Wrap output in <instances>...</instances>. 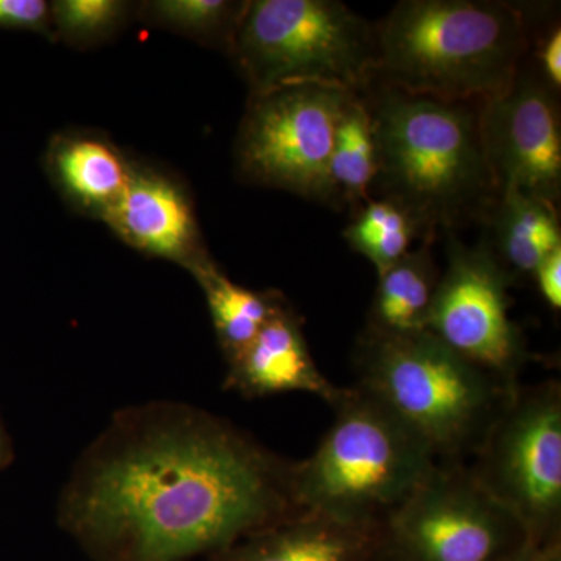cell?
<instances>
[{
  "label": "cell",
  "mask_w": 561,
  "mask_h": 561,
  "mask_svg": "<svg viewBox=\"0 0 561 561\" xmlns=\"http://www.w3.org/2000/svg\"><path fill=\"white\" fill-rule=\"evenodd\" d=\"M294 465L203 409L135 405L81 454L58 523L94 561L213 557L300 513Z\"/></svg>",
  "instance_id": "obj_1"
},
{
  "label": "cell",
  "mask_w": 561,
  "mask_h": 561,
  "mask_svg": "<svg viewBox=\"0 0 561 561\" xmlns=\"http://www.w3.org/2000/svg\"><path fill=\"white\" fill-rule=\"evenodd\" d=\"M378 150L373 190L397 203L430 243L482 220L497 191L483 151L481 102H449L371 83L364 92Z\"/></svg>",
  "instance_id": "obj_2"
},
{
  "label": "cell",
  "mask_w": 561,
  "mask_h": 561,
  "mask_svg": "<svg viewBox=\"0 0 561 561\" xmlns=\"http://www.w3.org/2000/svg\"><path fill=\"white\" fill-rule=\"evenodd\" d=\"M530 31L512 3L402 0L375 24L373 83L440 101H489L522 72Z\"/></svg>",
  "instance_id": "obj_3"
},
{
  "label": "cell",
  "mask_w": 561,
  "mask_h": 561,
  "mask_svg": "<svg viewBox=\"0 0 561 561\" xmlns=\"http://www.w3.org/2000/svg\"><path fill=\"white\" fill-rule=\"evenodd\" d=\"M356 370V387L415 434L438 463L474 457L518 390L461 359L427 331L398 337L364 332Z\"/></svg>",
  "instance_id": "obj_4"
},
{
  "label": "cell",
  "mask_w": 561,
  "mask_h": 561,
  "mask_svg": "<svg viewBox=\"0 0 561 561\" xmlns=\"http://www.w3.org/2000/svg\"><path fill=\"white\" fill-rule=\"evenodd\" d=\"M335 420L309 459L294 465L298 511L381 527L438 465L431 449L359 387L342 389Z\"/></svg>",
  "instance_id": "obj_5"
},
{
  "label": "cell",
  "mask_w": 561,
  "mask_h": 561,
  "mask_svg": "<svg viewBox=\"0 0 561 561\" xmlns=\"http://www.w3.org/2000/svg\"><path fill=\"white\" fill-rule=\"evenodd\" d=\"M228 51L251 95L294 84L364 92L375 77V24L337 0H251Z\"/></svg>",
  "instance_id": "obj_6"
},
{
  "label": "cell",
  "mask_w": 561,
  "mask_h": 561,
  "mask_svg": "<svg viewBox=\"0 0 561 561\" xmlns=\"http://www.w3.org/2000/svg\"><path fill=\"white\" fill-rule=\"evenodd\" d=\"M472 459L476 481L522 523L531 542L559 545V382L519 386Z\"/></svg>",
  "instance_id": "obj_7"
},
{
  "label": "cell",
  "mask_w": 561,
  "mask_h": 561,
  "mask_svg": "<svg viewBox=\"0 0 561 561\" xmlns=\"http://www.w3.org/2000/svg\"><path fill=\"white\" fill-rule=\"evenodd\" d=\"M353 94L320 84H294L250 95L236 140V162L243 179L332 206L331 151Z\"/></svg>",
  "instance_id": "obj_8"
},
{
  "label": "cell",
  "mask_w": 561,
  "mask_h": 561,
  "mask_svg": "<svg viewBox=\"0 0 561 561\" xmlns=\"http://www.w3.org/2000/svg\"><path fill=\"white\" fill-rule=\"evenodd\" d=\"M379 541L398 561H502L530 540L467 465L438 463L383 522Z\"/></svg>",
  "instance_id": "obj_9"
},
{
  "label": "cell",
  "mask_w": 561,
  "mask_h": 561,
  "mask_svg": "<svg viewBox=\"0 0 561 561\" xmlns=\"http://www.w3.org/2000/svg\"><path fill=\"white\" fill-rule=\"evenodd\" d=\"M512 283L485 242L467 247L451 234L427 332L461 359L516 389L529 351L511 316Z\"/></svg>",
  "instance_id": "obj_10"
},
{
  "label": "cell",
  "mask_w": 561,
  "mask_h": 561,
  "mask_svg": "<svg viewBox=\"0 0 561 561\" xmlns=\"http://www.w3.org/2000/svg\"><path fill=\"white\" fill-rule=\"evenodd\" d=\"M556 94L526 62L507 90L481 102L483 151L497 195L523 192L559 205L561 122Z\"/></svg>",
  "instance_id": "obj_11"
},
{
  "label": "cell",
  "mask_w": 561,
  "mask_h": 561,
  "mask_svg": "<svg viewBox=\"0 0 561 561\" xmlns=\"http://www.w3.org/2000/svg\"><path fill=\"white\" fill-rule=\"evenodd\" d=\"M103 220L127 245L191 273L210 260L190 195L153 169L131 165L127 186Z\"/></svg>",
  "instance_id": "obj_12"
},
{
  "label": "cell",
  "mask_w": 561,
  "mask_h": 561,
  "mask_svg": "<svg viewBox=\"0 0 561 561\" xmlns=\"http://www.w3.org/2000/svg\"><path fill=\"white\" fill-rule=\"evenodd\" d=\"M225 387L245 398L306 391L331 405L342 393V389L321 375L301 321L287 302L262 328L249 348L228 364Z\"/></svg>",
  "instance_id": "obj_13"
},
{
  "label": "cell",
  "mask_w": 561,
  "mask_h": 561,
  "mask_svg": "<svg viewBox=\"0 0 561 561\" xmlns=\"http://www.w3.org/2000/svg\"><path fill=\"white\" fill-rule=\"evenodd\" d=\"M379 531L300 512L242 538L213 561H367Z\"/></svg>",
  "instance_id": "obj_14"
},
{
  "label": "cell",
  "mask_w": 561,
  "mask_h": 561,
  "mask_svg": "<svg viewBox=\"0 0 561 561\" xmlns=\"http://www.w3.org/2000/svg\"><path fill=\"white\" fill-rule=\"evenodd\" d=\"M486 247L513 283L531 278L538 265L561 247L557 206L523 192H502L482 217Z\"/></svg>",
  "instance_id": "obj_15"
},
{
  "label": "cell",
  "mask_w": 561,
  "mask_h": 561,
  "mask_svg": "<svg viewBox=\"0 0 561 561\" xmlns=\"http://www.w3.org/2000/svg\"><path fill=\"white\" fill-rule=\"evenodd\" d=\"M47 161L66 198L102 220L130 179L131 164L124 154L91 135L60 136L51 142Z\"/></svg>",
  "instance_id": "obj_16"
},
{
  "label": "cell",
  "mask_w": 561,
  "mask_h": 561,
  "mask_svg": "<svg viewBox=\"0 0 561 561\" xmlns=\"http://www.w3.org/2000/svg\"><path fill=\"white\" fill-rule=\"evenodd\" d=\"M379 276L364 332L381 337L427 331L440 272L427 243L411 250Z\"/></svg>",
  "instance_id": "obj_17"
},
{
  "label": "cell",
  "mask_w": 561,
  "mask_h": 561,
  "mask_svg": "<svg viewBox=\"0 0 561 561\" xmlns=\"http://www.w3.org/2000/svg\"><path fill=\"white\" fill-rule=\"evenodd\" d=\"M201 284L217 341L228 364L238 359L268 320L286 305L278 291H256L232 283L213 260L192 272Z\"/></svg>",
  "instance_id": "obj_18"
},
{
  "label": "cell",
  "mask_w": 561,
  "mask_h": 561,
  "mask_svg": "<svg viewBox=\"0 0 561 561\" xmlns=\"http://www.w3.org/2000/svg\"><path fill=\"white\" fill-rule=\"evenodd\" d=\"M378 173L375 128L362 92L351 95L335 128L330 161L332 206L359 208L370 201Z\"/></svg>",
  "instance_id": "obj_19"
},
{
  "label": "cell",
  "mask_w": 561,
  "mask_h": 561,
  "mask_svg": "<svg viewBox=\"0 0 561 561\" xmlns=\"http://www.w3.org/2000/svg\"><path fill=\"white\" fill-rule=\"evenodd\" d=\"M343 238L381 275L411 251L412 242L421 234L415 221L401 206L379 197L354 209L353 220L343 231Z\"/></svg>",
  "instance_id": "obj_20"
},
{
  "label": "cell",
  "mask_w": 561,
  "mask_h": 561,
  "mask_svg": "<svg viewBox=\"0 0 561 561\" xmlns=\"http://www.w3.org/2000/svg\"><path fill=\"white\" fill-rule=\"evenodd\" d=\"M245 2L228 0H158L140 5L151 24L230 49Z\"/></svg>",
  "instance_id": "obj_21"
},
{
  "label": "cell",
  "mask_w": 561,
  "mask_h": 561,
  "mask_svg": "<svg viewBox=\"0 0 561 561\" xmlns=\"http://www.w3.org/2000/svg\"><path fill=\"white\" fill-rule=\"evenodd\" d=\"M119 0H58L50 3L51 28L69 44H92L116 32L127 20Z\"/></svg>",
  "instance_id": "obj_22"
},
{
  "label": "cell",
  "mask_w": 561,
  "mask_h": 561,
  "mask_svg": "<svg viewBox=\"0 0 561 561\" xmlns=\"http://www.w3.org/2000/svg\"><path fill=\"white\" fill-rule=\"evenodd\" d=\"M0 27L54 32L50 5L44 0H0Z\"/></svg>",
  "instance_id": "obj_23"
},
{
  "label": "cell",
  "mask_w": 561,
  "mask_h": 561,
  "mask_svg": "<svg viewBox=\"0 0 561 561\" xmlns=\"http://www.w3.org/2000/svg\"><path fill=\"white\" fill-rule=\"evenodd\" d=\"M535 57V70L542 81L559 92L561 88V28L559 22H553L545 31V36L538 35L531 39Z\"/></svg>",
  "instance_id": "obj_24"
},
{
  "label": "cell",
  "mask_w": 561,
  "mask_h": 561,
  "mask_svg": "<svg viewBox=\"0 0 561 561\" xmlns=\"http://www.w3.org/2000/svg\"><path fill=\"white\" fill-rule=\"evenodd\" d=\"M531 278L537 283L542 300L553 311L561 309V247L552 251L545 261L538 265Z\"/></svg>",
  "instance_id": "obj_25"
},
{
  "label": "cell",
  "mask_w": 561,
  "mask_h": 561,
  "mask_svg": "<svg viewBox=\"0 0 561 561\" xmlns=\"http://www.w3.org/2000/svg\"><path fill=\"white\" fill-rule=\"evenodd\" d=\"M502 561H560V545H537L527 541L518 551Z\"/></svg>",
  "instance_id": "obj_26"
},
{
  "label": "cell",
  "mask_w": 561,
  "mask_h": 561,
  "mask_svg": "<svg viewBox=\"0 0 561 561\" xmlns=\"http://www.w3.org/2000/svg\"><path fill=\"white\" fill-rule=\"evenodd\" d=\"M13 448H11L9 435H7L5 427H3L2 421H0V472L9 467L11 460H13Z\"/></svg>",
  "instance_id": "obj_27"
}]
</instances>
